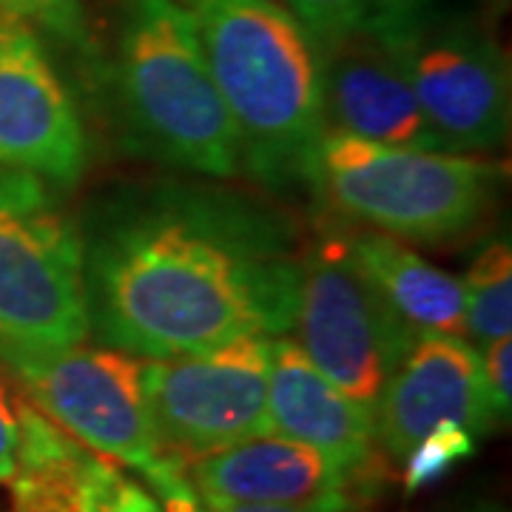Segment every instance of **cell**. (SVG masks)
<instances>
[{
    "mask_svg": "<svg viewBox=\"0 0 512 512\" xmlns=\"http://www.w3.org/2000/svg\"><path fill=\"white\" fill-rule=\"evenodd\" d=\"M18 390L0 376V484H9L18 464Z\"/></svg>",
    "mask_w": 512,
    "mask_h": 512,
    "instance_id": "obj_24",
    "label": "cell"
},
{
    "mask_svg": "<svg viewBox=\"0 0 512 512\" xmlns=\"http://www.w3.org/2000/svg\"><path fill=\"white\" fill-rule=\"evenodd\" d=\"M473 453H476V433H470L461 424L444 421L433 427L424 439L416 441L404 456V490L407 495H413L436 484L458 461L470 458Z\"/></svg>",
    "mask_w": 512,
    "mask_h": 512,
    "instance_id": "obj_19",
    "label": "cell"
},
{
    "mask_svg": "<svg viewBox=\"0 0 512 512\" xmlns=\"http://www.w3.org/2000/svg\"><path fill=\"white\" fill-rule=\"evenodd\" d=\"M481 353V365H484V382L487 393L498 419H510L512 407V390H510V353H512V336L493 339Z\"/></svg>",
    "mask_w": 512,
    "mask_h": 512,
    "instance_id": "obj_23",
    "label": "cell"
},
{
    "mask_svg": "<svg viewBox=\"0 0 512 512\" xmlns=\"http://www.w3.org/2000/svg\"><path fill=\"white\" fill-rule=\"evenodd\" d=\"M86 512H165L154 495L137 481L114 467L111 458H103L92 478Z\"/></svg>",
    "mask_w": 512,
    "mask_h": 512,
    "instance_id": "obj_21",
    "label": "cell"
},
{
    "mask_svg": "<svg viewBox=\"0 0 512 512\" xmlns=\"http://www.w3.org/2000/svg\"><path fill=\"white\" fill-rule=\"evenodd\" d=\"M271 336L245 333L217 348L143 362V396L165 458H194L268 436Z\"/></svg>",
    "mask_w": 512,
    "mask_h": 512,
    "instance_id": "obj_7",
    "label": "cell"
},
{
    "mask_svg": "<svg viewBox=\"0 0 512 512\" xmlns=\"http://www.w3.org/2000/svg\"><path fill=\"white\" fill-rule=\"evenodd\" d=\"M498 165L427 148H393L328 131L311 183L348 220L396 239L444 242L473 231L493 205Z\"/></svg>",
    "mask_w": 512,
    "mask_h": 512,
    "instance_id": "obj_4",
    "label": "cell"
},
{
    "mask_svg": "<svg viewBox=\"0 0 512 512\" xmlns=\"http://www.w3.org/2000/svg\"><path fill=\"white\" fill-rule=\"evenodd\" d=\"M316 46L328 131L393 148L441 151L382 26L350 29Z\"/></svg>",
    "mask_w": 512,
    "mask_h": 512,
    "instance_id": "obj_11",
    "label": "cell"
},
{
    "mask_svg": "<svg viewBox=\"0 0 512 512\" xmlns=\"http://www.w3.org/2000/svg\"><path fill=\"white\" fill-rule=\"evenodd\" d=\"M291 330L311 365L367 407H376L419 336L353 265L345 239H330L299 262Z\"/></svg>",
    "mask_w": 512,
    "mask_h": 512,
    "instance_id": "obj_8",
    "label": "cell"
},
{
    "mask_svg": "<svg viewBox=\"0 0 512 512\" xmlns=\"http://www.w3.org/2000/svg\"><path fill=\"white\" fill-rule=\"evenodd\" d=\"M146 478L154 484V490L163 495L165 512H217L188 484L183 467L174 458H163Z\"/></svg>",
    "mask_w": 512,
    "mask_h": 512,
    "instance_id": "obj_22",
    "label": "cell"
},
{
    "mask_svg": "<svg viewBox=\"0 0 512 512\" xmlns=\"http://www.w3.org/2000/svg\"><path fill=\"white\" fill-rule=\"evenodd\" d=\"M0 12L29 20L32 26L52 32L83 55L94 52L92 29L86 23L80 0H0Z\"/></svg>",
    "mask_w": 512,
    "mask_h": 512,
    "instance_id": "obj_20",
    "label": "cell"
},
{
    "mask_svg": "<svg viewBox=\"0 0 512 512\" xmlns=\"http://www.w3.org/2000/svg\"><path fill=\"white\" fill-rule=\"evenodd\" d=\"M268 424L282 439L308 444L365 484L376 464V407L359 404L330 384L296 339H271Z\"/></svg>",
    "mask_w": 512,
    "mask_h": 512,
    "instance_id": "obj_14",
    "label": "cell"
},
{
    "mask_svg": "<svg viewBox=\"0 0 512 512\" xmlns=\"http://www.w3.org/2000/svg\"><path fill=\"white\" fill-rule=\"evenodd\" d=\"M379 26L402 60L441 151H487L507 140L510 72L493 37L467 20L430 15L424 0Z\"/></svg>",
    "mask_w": 512,
    "mask_h": 512,
    "instance_id": "obj_6",
    "label": "cell"
},
{
    "mask_svg": "<svg viewBox=\"0 0 512 512\" xmlns=\"http://www.w3.org/2000/svg\"><path fill=\"white\" fill-rule=\"evenodd\" d=\"M308 35L322 43L330 37L362 29V26H379L393 15H399L416 0H288Z\"/></svg>",
    "mask_w": 512,
    "mask_h": 512,
    "instance_id": "obj_18",
    "label": "cell"
},
{
    "mask_svg": "<svg viewBox=\"0 0 512 512\" xmlns=\"http://www.w3.org/2000/svg\"><path fill=\"white\" fill-rule=\"evenodd\" d=\"M208 504V501H205ZM217 512H328V510H311V507H274V504H225L217 501L211 504Z\"/></svg>",
    "mask_w": 512,
    "mask_h": 512,
    "instance_id": "obj_25",
    "label": "cell"
},
{
    "mask_svg": "<svg viewBox=\"0 0 512 512\" xmlns=\"http://www.w3.org/2000/svg\"><path fill=\"white\" fill-rule=\"evenodd\" d=\"M89 336L83 237L35 174L0 168V356Z\"/></svg>",
    "mask_w": 512,
    "mask_h": 512,
    "instance_id": "obj_5",
    "label": "cell"
},
{
    "mask_svg": "<svg viewBox=\"0 0 512 512\" xmlns=\"http://www.w3.org/2000/svg\"><path fill=\"white\" fill-rule=\"evenodd\" d=\"M185 9L237 128L239 163L271 188L311 183L328 134L316 40L274 0H185Z\"/></svg>",
    "mask_w": 512,
    "mask_h": 512,
    "instance_id": "obj_2",
    "label": "cell"
},
{
    "mask_svg": "<svg viewBox=\"0 0 512 512\" xmlns=\"http://www.w3.org/2000/svg\"><path fill=\"white\" fill-rule=\"evenodd\" d=\"M117 92L140 151L208 177L237 174V128L180 0H126Z\"/></svg>",
    "mask_w": 512,
    "mask_h": 512,
    "instance_id": "obj_3",
    "label": "cell"
},
{
    "mask_svg": "<svg viewBox=\"0 0 512 512\" xmlns=\"http://www.w3.org/2000/svg\"><path fill=\"white\" fill-rule=\"evenodd\" d=\"M185 478L208 504H274L348 512L356 481L328 456L282 436H256L185 464Z\"/></svg>",
    "mask_w": 512,
    "mask_h": 512,
    "instance_id": "obj_13",
    "label": "cell"
},
{
    "mask_svg": "<svg viewBox=\"0 0 512 512\" xmlns=\"http://www.w3.org/2000/svg\"><path fill=\"white\" fill-rule=\"evenodd\" d=\"M18 464L15 512H86L92 478L106 456L83 447L18 390Z\"/></svg>",
    "mask_w": 512,
    "mask_h": 512,
    "instance_id": "obj_16",
    "label": "cell"
},
{
    "mask_svg": "<svg viewBox=\"0 0 512 512\" xmlns=\"http://www.w3.org/2000/svg\"><path fill=\"white\" fill-rule=\"evenodd\" d=\"M89 163V140L29 20L0 12V168L72 185Z\"/></svg>",
    "mask_w": 512,
    "mask_h": 512,
    "instance_id": "obj_10",
    "label": "cell"
},
{
    "mask_svg": "<svg viewBox=\"0 0 512 512\" xmlns=\"http://www.w3.org/2000/svg\"><path fill=\"white\" fill-rule=\"evenodd\" d=\"M464 282V333L484 350L512 330V251L510 242H493L473 262Z\"/></svg>",
    "mask_w": 512,
    "mask_h": 512,
    "instance_id": "obj_17",
    "label": "cell"
},
{
    "mask_svg": "<svg viewBox=\"0 0 512 512\" xmlns=\"http://www.w3.org/2000/svg\"><path fill=\"white\" fill-rule=\"evenodd\" d=\"M444 421L484 433L498 416L476 345L450 333H419L376 402V436L390 456L404 458Z\"/></svg>",
    "mask_w": 512,
    "mask_h": 512,
    "instance_id": "obj_12",
    "label": "cell"
},
{
    "mask_svg": "<svg viewBox=\"0 0 512 512\" xmlns=\"http://www.w3.org/2000/svg\"><path fill=\"white\" fill-rule=\"evenodd\" d=\"M89 330L148 359L293 328L299 262L237 202L163 194L117 208L83 242Z\"/></svg>",
    "mask_w": 512,
    "mask_h": 512,
    "instance_id": "obj_1",
    "label": "cell"
},
{
    "mask_svg": "<svg viewBox=\"0 0 512 512\" xmlns=\"http://www.w3.org/2000/svg\"><path fill=\"white\" fill-rule=\"evenodd\" d=\"M345 248L367 282L416 333H464V282L458 276L373 228L350 234Z\"/></svg>",
    "mask_w": 512,
    "mask_h": 512,
    "instance_id": "obj_15",
    "label": "cell"
},
{
    "mask_svg": "<svg viewBox=\"0 0 512 512\" xmlns=\"http://www.w3.org/2000/svg\"><path fill=\"white\" fill-rule=\"evenodd\" d=\"M20 393L72 439L100 456L148 476L163 450L143 396V362L120 348L69 345L37 353H6Z\"/></svg>",
    "mask_w": 512,
    "mask_h": 512,
    "instance_id": "obj_9",
    "label": "cell"
}]
</instances>
